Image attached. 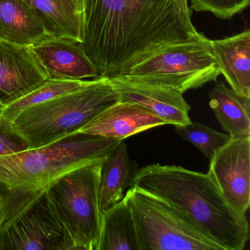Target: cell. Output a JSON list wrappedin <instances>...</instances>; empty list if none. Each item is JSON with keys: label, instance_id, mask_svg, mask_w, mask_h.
<instances>
[{"label": "cell", "instance_id": "obj_1", "mask_svg": "<svg viewBox=\"0 0 250 250\" xmlns=\"http://www.w3.org/2000/svg\"><path fill=\"white\" fill-rule=\"evenodd\" d=\"M200 34L188 0H84L82 47L100 77Z\"/></svg>", "mask_w": 250, "mask_h": 250}, {"label": "cell", "instance_id": "obj_2", "mask_svg": "<svg viewBox=\"0 0 250 250\" xmlns=\"http://www.w3.org/2000/svg\"><path fill=\"white\" fill-rule=\"evenodd\" d=\"M132 187L165 201L224 250H242L250 237L246 214L225 200L208 173L175 165L140 168Z\"/></svg>", "mask_w": 250, "mask_h": 250}, {"label": "cell", "instance_id": "obj_3", "mask_svg": "<svg viewBox=\"0 0 250 250\" xmlns=\"http://www.w3.org/2000/svg\"><path fill=\"white\" fill-rule=\"evenodd\" d=\"M123 141L75 134L49 146L0 156V191L5 202L45 191L64 174L106 157Z\"/></svg>", "mask_w": 250, "mask_h": 250}, {"label": "cell", "instance_id": "obj_4", "mask_svg": "<svg viewBox=\"0 0 250 250\" xmlns=\"http://www.w3.org/2000/svg\"><path fill=\"white\" fill-rule=\"evenodd\" d=\"M118 102L107 77H98L81 88L22 111L13 121L30 148L56 143Z\"/></svg>", "mask_w": 250, "mask_h": 250}, {"label": "cell", "instance_id": "obj_5", "mask_svg": "<svg viewBox=\"0 0 250 250\" xmlns=\"http://www.w3.org/2000/svg\"><path fill=\"white\" fill-rule=\"evenodd\" d=\"M219 75L210 40L200 34L196 39L164 46L114 77L184 94L216 81Z\"/></svg>", "mask_w": 250, "mask_h": 250}, {"label": "cell", "instance_id": "obj_6", "mask_svg": "<svg viewBox=\"0 0 250 250\" xmlns=\"http://www.w3.org/2000/svg\"><path fill=\"white\" fill-rule=\"evenodd\" d=\"M74 250L46 190L5 202L0 216V250Z\"/></svg>", "mask_w": 250, "mask_h": 250}, {"label": "cell", "instance_id": "obj_7", "mask_svg": "<svg viewBox=\"0 0 250 250\" xmlns=\"http://www.w3.org/2000/svg\"><path fill=\"white\" fill-rule=\"evenodd\" d=\"M104 159L69 171L46 189L74 240L76 250H97L99 246L102 222L99 190Z\"/></svg>", "mask_w": 250, "mask_h": 250}, {"label": "cell", "instance_id": "obj_8", "mask_svg": "<svg viewBox=\"0 0 250 250\" xmlns=\"http://www.w3.org/2000/svg\"><path fill=\"white\" fill-rule=\"evenodd\" d=\"M124 198L134 219L140 250H224L161 199L134 187Z\"/></svg>", "mask_w": 250, "mask_h": 250}, {"label": "cell", "instance_id": "obj_9", "mask_svg": "<svg viewBox=\"0 0 250 250\" xmlns=\"http://www.w3.org/2000/svg\"><path fill=\"white\" fill-rule=\"evenodd\" d=\"M209 162V175L225 200L246 214L250 205V137L231 139Z\"/></svg>", "mask_w": 250, "mask_h": 250}, {"label": "cell", "instance_id": "obj_10", "mask_svg": "<svg viewBox=\"0 0 250 250\" xmlns=\"http://www.w3.org/2000/svg\"><path fill=\"white\" fill-rule=\"evenodd\" d=\"M48 79L31 46L0 41V104H8Z\"/></svg>", "mask_w": 250, "mask_h": 250}, {"label": "cell", "instance_id": "obj_11", "mask_svg": "<svg viewBox=\"0 0 250 250\" xmlns=\"http://www.w3.org/2000/svg\"><path fill=\"white\" fill-rule=\"evenodd\" d=\"M109 83L118 102H131L141 105L174 125H187L191 122L189 105L176 90L152 84L127 81L116 77Z\"/></svg>", "mask_w": 250, "mask_h": 250}, {"label": "cell", "instance_id": "obj_12", "mask_svg": "<svg viewBox=\"0 0 250 250\" xmlns=\"http://www.w3.org/2000/svg\"><path fill=\"white\" fill-rule=\"evenodd\" d=\"M31 46L48 79L90 80L100 77L80 42L50 37Z\"/></svg>", "mask_w": 250, "mask_h": 250}, {"label": "cell", "instance_id": "obj_13", "mask_svg": "<svg viewBox=\"0 0 250 250\" xmlns=\"http://www.w3.org/2000/svg\"><path fill=\"white\" fill-rule=\"evenodd\" d=\"M167 125L147 108L131 102H115L98 114L74 134L100 136L125 140L150 128Z\"/></svg>", "mask_w": 250, "mask_h": 250}, {"label": "cell", "instance_id": "obj_14", "mask_svg": "<svg viewBox=\"0 0 250 250\" xmlns=\"http://www.w3.org/2000/svg\"><path fill=\"white\" fill-rule=\"evenodd\" d=\"M220 74L231 89L250 99V30L219 40H210Z\"/></svg>", "mask_w": 250, "mask_h": 250}, {"label": "cell", "instance_id": "obj_15", "mask_svg": "<svg viewBox=\"0 0 250 250\" xmlns=\"http://www.w3.org/2000/svg\"><path fill=\"white\" fill-rule=\"evenodd\" d=\"M140 167L131 160L127 145L121 142L102 162L99 206L102 214L124 199L125 190L132 187Z\"/></svg>", "mask_w": 250, "mask_h": 250}, {"label": "cell", "instance_id": "obj_16", "mask_svg": "<svg viewBox=\"0 0 250 250\" xmlns=\"http://www.w3.org/2000/svg\"><path fill=\"white\" fill-rule=\"evenodd\" d=\"M50 37L25 0H0V41L33 46Z\"/></svg>", "mask_w": 250, "mask_h": 250}, {"label": "cell", "instance_id": "obj_17", "mask_svg": "<svg viewBox=\"0 0 250 250\" xmlns=\"http://www.w3.org/2000/svg\"><path fill=\"white\" fill-rule=\"evenodd\" d=\"M209 105L224 131L232 139L250 137V99L240 96L224 83L209 93Z\"/></svg>", "mask_w": 250, "mask_h": 250}, {"label": "cell", "instance_id": "obj_18", "mask_svg": "<svg viewBox=\"0 0 250 250\" xmlns=\"http://www.w3.org/2000/svg\"><path fill=\"white\" fill-rule=\"evenodd\" d=\"M52 37L83 43V22L71 0H25Z\"/></svg>", "mask_w": 250, "mask_h": 250}, {"label": "cell", "instance_id": "obj_19", "mask_svg": "<svg viewBox=\"0 0 250 250\" xmlns=\"http://www.w3.org/2000/svg\"><path fill=\"white\" fill-rule=\"evenodd\" d=\"M97 250H140L134 219L124 198L102 214Z\"/></svg>", "mask_w": 250, "mask_h": 250}, {"label": "cell", "instance_id": "obj_20", "mask_svg": "<svg viewBox=\"0 0 250 250\" xmlns=\"http://www.w3.org/2000/svg\"><path fill=\"white\" fill-rule=\"evenodd\" d=\"M90 80L49 79L27 94L5 105L0 111V114L13 121L22 111L81 88L88 84Z\"/></svg>", "mask_w": 250, "mask_h": 250}, {"label": "cell", "instance_id": "obj_21", "mask_svg": "<svg viewBox=\"0 0 250 250\" xmlns=\"http://www.w3.org/2000/svg\"><path fill=\"white\" fill-rule=\"evenodd\" d=\"M174 126L178 135L196 146L209 161L219 148L232 139L229 134L219 132L200 123L191 121L187 125Z\"/></svg>", "mask_w": 250, "mask_h": 250}, {"label": "cell", "instance_id": "obj_22", "mask_svg": "<svg viewBox=\"0 0 250 250\" xmlns=\"http://www.w3.org/2000/svg\"><path fill=\"white\" fill-rule=\"evenodd\" d=\"M197 12H210L221 20H230L248 8L250 0H190Z\"/></svg>", "mask_w": 250, "mask_h": 250}, {"label": "cell", "instance_id": "obj_23", "mask_svg": "<svg viewBox=\"0 0 250 250\" xmlns=\"http://www.w3.org/2000/svg\"><path fill=\"white\" fill-rule=\"evenodd\" d=\"M30 149L25 139L16 130L14 122L0 114V156Z\"/></svg>", "mask_w": 250, "mask_h": 250}, {"label": "cell", "instance_id": "obj_24", "mask_svg": "<svg viewBox=\"0 0 250 250\" xmlns=\"http://www.w3.org/2000/svg\"><path fill=\"white\" fill-rule=\"evenodd\" d=\"M74 5V8L77 10L78 14L81 17L83 22V13H84V0H71Z\"/></svg>", "mask_w": 250, "mask_h": 250}, {"label": "cell", "instance_id": "obj_25", "mask_svg": "<svg viewBox=\"0 0 250 250\" xmlns=\"http://www.w3.org/2000/svg\"><path fill=\"white\" fill-rule=\"evenodd\" d=\"M4 206H5V197H4L3 194L0 191V216L2 214Z\"/></svg>", "mask_w": 250, "mask_h": 250}, {"label": "cell", "instance_id": "obj_26", "mask_svg": "<svg viewBox=\"0 0 250 250\" xmlns=\"http://www.w3.org/2000/svg\"><path fill=\"white\" fill-rule=\"evenodd\" d=\"M3 107H4L3 105H2V104H0V111L2 110V108H3Z\"/></svg>", "mask_w": 250, "mask_h": 250}]
</instances>
